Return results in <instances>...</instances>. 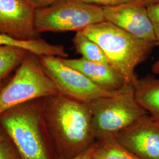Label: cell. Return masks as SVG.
Listing matches in <instances>:
<instances>
[{"label":"cell","mask_w":159,"mask_h":159,"mask_svg":"<svg viewBox=\"0 0 159 159\" xmlns=\"http://www.w3.org/2000/svg\"><path fill=\"white\" fill-rule=\"evenodd\" d=\"M35 9L26 0H0V33L18 39L35 40Z\"/></svg>","instance_id":"9"},{"label":"cell","mask_w":159,"mask_h":159,"mask_svg":"<svg viewBox=\"0 0 159 159\" xmlns=\"http://www.w3.org/2000/svg\"><path fill=\"white\" fill-rule=\"evenodd\" d=\"M73 43L75 50L81 55V57L91 61L108 64L107 57L100 47L82 31L76 32Z\"/></svg>","instance_id":"15"},{"label":"cell","mask_w":159,"mask_h":159,"mask_svg":"<svg viewBox=\"0 0 159 159\" xmlns=\"http://www.w3.org/2000/svg\"><path fill=\"white\" fill-rule=\"evenodd\" d=\"M138 1L147 7L159 2V0H138Z\"/></svg>","instance_id":"22"},{"label":"cell","mask_w":159,"mask_h":159,"mask_svg":"<svg viewBox=\"0 0 159 159\" xmlns=\"http://www.w3.org/2000/svg\"><path fill=\"white\" fill-rule=\"evenodd\" d=\"M82 32L100 47L109 65L125 83L134 87L139 80L137 66L146 61L159 44L138 38L107 21L90 25Z\"/></svg>","instance_id":"2"},{"label":"cell","mask_w":159,"mask_h":159,"mask_svg":"<svg viewBox=\"0 0 159 159\" xmlns=\"http://www.w3.org/2000/svg\"><path fill=\"white\" fill-rule=\"evenodd\" d=\"M94 159H140L123 146L115 136H108L98 139L93 146Z\"/></svg>","instance_id":"14"},{"label":"cell","mask_w":159,"mask_h":159,"mask_svg":"<svg viewBox=\"0 0 159 159\" xmlns=\"http://www.w3.org/2000/svg\"><path fill=\"white\" fill-rule=\"evenodd\" d=\"M105 20L102 7L80 0H57L51 5L35 10V26L45 32L83 31L93 24Z\"/></svg>","instance_id":"6"},{"label":"cell","mask_w":159,"mask_h":159,"mask_svg":"<svg viewBox=\"0 0 159 159\" xmlns=\"http://www.w3.org/2000/svg\"><path fill=\"white\" fill-rule=\"evenodd\" d=\"M29 52L19 48L0 46V84L19 67Z\"/></svg>","instance_id":"16"},{"label":"cell","mask_w":159,"mask_h":159,"mask_svg":"<svg viewBox=\"0 0 159 159\" xmlns=\"http://www.w3.org/2000/svg\"><path fill=\"white\" fill-rule=\"evenodd\" d=\"M147 7L156 40L159 43V2L148 6Z\"/></svg>","instance_id":"18"},{"label":"cell","mask_w":159,"mask_h":159,"mask_svg":"<svg viewBox=\"0 0 159 159\" xmlns=\"http://www.w3.org/2000/svg\"><path fill=\"white\" fill-rule=\"evenodd\" d=\"M93 146L89 149H88L87 151H85V152L80 154L79 156L74 157L73 158L65 159V158H62V157H57V159H92Z\"/></svg>","instance_id":"21"},{"label":"cell","mask_w":159,"mask_h":159,"mask_svg":"<svg viewBox=\"0 0 159 159\" xmlns=\"http://www.w3.org/2000/svg\"><path fill=\"white\" fill-rule=\"evenodd\" d=\"M0 159H23L14 143L8 137L0 142Z\"/></svg>","instance_id":"17"},{"label":"cell","mask_w":159,"mask_h":159,"mask_svg":"<svg viewBox=\"0 0 159 159\" xmlns=\"http://www.w3.org/2000/svg\"><path fill=\"white\" fill-rule=\"evenodd\" d=\"M58 94L40 57L29 52L11 79L0 89V114L17 105Z\"/></svg>","instance_id":"5"},{"label":"cell","mask_w":159,"mask_h":159,"mask_svg":"<svg viewBox=\"0 0 159 159\" xmlns=\"http://www.w3.org/2000/svg\"><path fill=\"white\" fill-rule=\"evenodd\" d=\"M7 137V136L6 135V133L4 132V131L3 130L2 127L0 126V142L5 139Z\"/></svg>","instance_id":"24"},{"label":"cell","mask_w":159,"mask_h":159,"mask_svg":"<svg viewBox=\"0 0 159 159\" xmlns=\"http://www.w3.org/2000/svg\"><path fill=\"white\" fill-rule=\"evenodd\" d=\"M153 121H154V123L159 128V121H154V120H153Z\"/></svg>","instance_id":"25"},{"label":"cell","mask_w":159,"mask_h":159,"mask_svg":"<svg viewBox=\"0 0 159 159\" xmlns=\"http://www.w3.org/2000/svg\"><path fill=\"white\" fill-rule=\"evenodd\" d=\"M140 159H159V128L148 115L115 136Z\"/></svg>","instance_id":"10"},{"label":"cell","mask_w":159,"mask_h":159,"mask_svg":"<svg viewBox=\"0 0 159 159\" xmlns=\"http://www.w3.org/2000/svg\"><path fill=\"white\" fill-rule=\"evenodd\" d=\"M47 133L57 157L73 158L96 142L89 103L58 94L41 100Z\"/></svg>","instance_id":"1"},{"label":"cell","mask_w":159,"mask_h":159,"mask_svg":"<svg viewBox=\"0 0 159 159\" xmlns=\"http://www.w3.org/2000/svg\"><path fill=\"white\" fill-rule=\"evenodd\" d=\"M92 113V130L96 140L116 136L149 114L137 102L134 87L125 83L113 96L89 103Z\"/></svg>","instance_id":"4"},{"label":"cell","mask_w":159,"mask_h":159,"mask_svg":"<svg viewBox=\"0 0 159 159\" xmlns=\"http://www.w3.org/2000/svg\"><path fill=\"white\" fill-rule=\"evenodd\" d=\"M84 2L100 6V7H111L117 6L121 4L133 2L137 0H80Z\"/></svg>","instance_id":"19"},{"label":"cell","mask_w":159,"mask_h":159,"mask_svg":"<svg viewBox=\"0 0 159 159\" xmlns=\"http://www.w3.org/2000/svg\"><path fill=\"white\" fill-rule=\"evenodd\" d=\"M152 72L156 74H159V59L152 66Z\"/></svg>","instance_id":"23"},{"label":"cell","mask_w":159,"mask_h":159,"mask_svg":"<svg viewBox=\"0 0 159 159\" xmlns=\"http://www.w3.org/2000/svg\"><path fill=\"white\" fill-rule=\"evenodd\" d=\"M0 46L19 48L39 57L53 56L67 58L68 56L62 45L52 44L41 38L35 40H20L0 33Z\"/></svg>","instance_id":"12"},{"label":"cell","mask_w":159,"mask_h":159,"mask_svg":"<svg viewBox=\"0 0 159 159\" xmlns=\"http://www.w3.org/2000/svg\"><path fill=\"white\" fill-rule=\"evenodd\" d=\"M102 8L106 21L138 38L157 42L148 7L138 0Z\"/></svg>","instance_id":"8"},{"label":"cell","mask_w":159,"mask_h":159,"mask_svg":"<svg viewBox=\"0 0 159 159\" xmlns=\"http://www.w3.org/2000/svg\"><path fill=\"white\" fill-rule=\"evenodd\" d=\"M34 8L38 9L51 5L57 0H26Z\"/></svg>","instance_id":"20"},{"label":"cell","mask_w":159,"mask_h":159,"mask_svg":"<svg viewBox=\"0 0 159 159\" xmlns=\"http://www.w3.org/2000/svg\"><path fill=\"white\" fill-rule=\"evenodd\" d=\"M65 65L84 74L97 85L110 90L120 89L125 83L123 77L110 65L80 58H60Z\"/></svg>","instance_id":"11"},{"label":"cell","mask_w":159,"mask_h":159,"mask_svg":"<svg viewBox=\"0 0 159 159\" xmlns=\"http://www.w3.org/2000/svg\"><path fill=\"white\" fill-rule=\"evenodd\" d=\"M137 102L154 121H159V78L148 75L134 86Z\"/></svg>","instance_id":"13"},{"label":"cell","mask_w":159,"mask_h":159,"mask_svg":"<svg viewBox=\"0 0 159 159\" xmlns=\"http://www.w3.org/2000/svg\"><path fill=\"white\" fill-rule=\"evenodd\" d=\"M40 58L60 94L81 102L90 103L104 97L113 96L119 90H110L97 85L84 74L65 65L59 57L43 56Z\"/></svg>","instance_id":"7"},{"label":"cell","mask_w":159,"mask_h":159,"mask_svg":"<svg viewBox=\"0 0 159 159\" xmlns=\"http://www.w3.org/2000/svg\"><path fill=\"white\" fill-rule=\"evenodd\" d=\"M93 159V158H92V159Z\"/></svg>","instance_id":"26"},{"label":"cell","mask_w":159,"mask_h":159,"mask_svg":"<svg viewBox=\"0 0 159 159\" xmlns=\"http://www.w3.org/2000/svg\"><path fill=\"white\" fill-rule=\"evenodd\" d=\"M41 100L17 105L0 114V126L23 159H57L44 124Z\"/></svg>","instance_id":"3"}]
</instances>
